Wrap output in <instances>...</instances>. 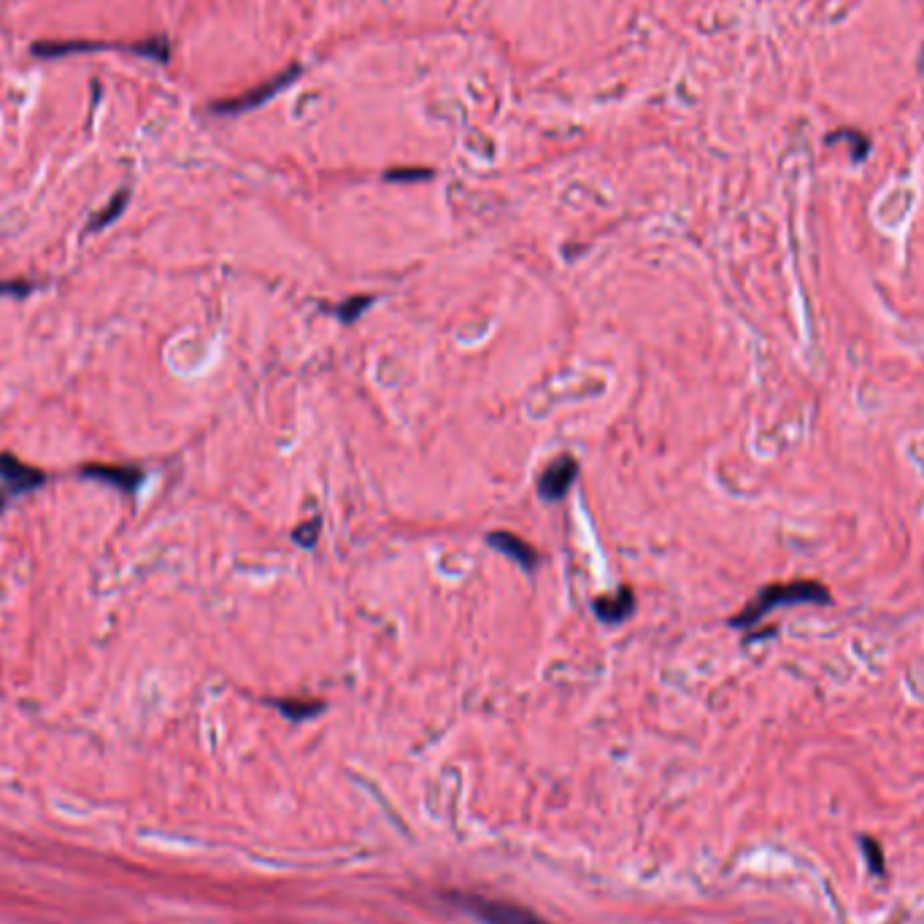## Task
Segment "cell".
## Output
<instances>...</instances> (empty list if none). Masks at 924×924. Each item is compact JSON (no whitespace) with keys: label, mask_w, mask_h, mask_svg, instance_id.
I'll return each mask as SVG.
<instances>
[{"label":"cell","mask_w":924,"mask_h":924,"mask_svg":"<svg viewBox=\"0 0 924 924\" xmlns=\"http://www.w3.org/2000/svg\"><path fill=\"white\" fill-rule=\"evenodd\" d=\"M803 603H830V589L822 581L814 579H795V581H779V584H768L757 592V598L752 603L738 611L730 619L733 627H752L762 622L773 608L781 606H803Z\"/></svg>","instance_id":"1"},{"label":"cell","mask_w":924,"mask_h":924,"mask_svg":"<svg viewBox=\"0 0 924 924\" xmlns=\"http://www.w3.org/2000/svg\"><path fill=\"white\" fill-rule=\"evenodd\" d=\"M449 903L473 916L481 924H552L541 919L533 911L511 903V900H498V897L471 895V892H449Z\"/></svg>","instance_id":"2"},{"label":"cell","mask_w":924,"mask_h":924,"mask_svg":"<svg viewBox=\"0 0 924 924\" xmlns=\"http://www.w3.org/2000/svg\"><path fill=\"white\" fill-rule=\"evenodd\" d=\"M579 476V462L571 454H560L557 460H552L544 468V473L538 476V495L549 503H560L568 492H571L573 481Z\"/></svg>","instance_id":"3"},{"label":"cell","mask_w":924,"mask_h":924,"mask_svg":"<svg viewBox=\"0 0 924 924\" xmlns=\"http://www.w3.org/2000/svg\"><path fill=\"white\" fill-rule=\"evenodd\" d=\"M298 76H300V68H290V71L273 76L271 82H265L263 87H257V90L244 92V95H238V98L222 100V103L214 106V111H217V114H241V111L257 109V106H263V103H268L271 98H276L284 87H290Z\"/></svg>","instance_id":"4"},{"label":"cell","mask_w":924,"mask_h":924,"mask_svg":"<svg viewBox=\"0 0 924 924\" xmlns=\"http://www.w3.org/2000/svg\"><path fill=\"white\" fill-rule=\"evenodd\" d=\"M44 479V473L28 465V462L17 460L11 454H0V490L9 492L11 498L38 490L44 484Z\"/></svg>","instance_id":"5"},{"label":"cell","mask_w":924,"mask_h":924,"mask_svg":"<svg viewBox=\"0 0 924 924\" xmlns=\"http://www.w3.org/2000/svg\"><path fill=\"white\" fill-rule=\"evenodd\" d=\"M84 479L100 481V484H109L114 490L133 495V492L144 484V471L136 465H106V462H95L79 471Z\"/></svg>","instance_id":"6"},{"label":"cell","mask_w":924,"mask_h":924,"mask_svg":"<svg viewBox=\"0 0 924 924\" xmlns=\"http://www.w3.org/2000/svg\"><path fill=\"white\" fill-rule=\"evenodd\" d=\"M487 544H490L495 552L511 557V560L517 562V565H522L525 571H535L538 562H541V554H538V549H535L533 544H527L525 538L508 533V530H492V533H487Z\"/></svg>","instance_id":"7"},{"label":"cell","mask_w":924,"mask_h":924,"mask_svg":"<svg viewBox=\"0 0 924 924\" xmlns=\"http://www.w3.org/2000/svg\"><path fill=\"white\" fill-rule=\"evenodd\" d=\"M592 608H595L600 622L619 625V622H625V619L633 616L635 595L627 587H622L619 592H614V595H600V598L592 600Z\"/></svg>","instance_id":"8"},{"label":"cell","mask_w":924,"mask_h":924,"mask_svg":"<svg viewBox=\"0 0 924 924\" xmlns=\"http://www.w3.org/2000/svg\"><path fill=\"white\" fill-rule=\"evenodd\" d=\"M273 708H279V714H284L292 722H306V719H314L325 711V703L322 700H308V698H273L268 700Z\"/></svg>","instance_id":"9"},{"label":"cell","mask_w":924,"mask_h":924,"mask_svg":"<svg viewBox=\"0 0 924 924\" xmlns=\"http://www.w3.org/2000/svg\"><path fill=\"white\" fill-rule=\"evenodd\" d=\"M127 198H130V192L119 190L117 195L111 198L109 206H106L103 211H98V214L92 217L90 227H87V233H98V230H103V227H109L111 222H114V219H119V214H122V211H125V206H127Z\"/></svg>","instance_id":"10"},{"label":"cell","mask_w":924,"mask_h":924,"mask_svg":"<svg viewBox=\"0 0 924 924\" xmlns=\"http://www.w3.org/2000/svg\"><path fill=\"white\" fill-rule=\"evenodd\" d=\"M371 303H373V295H354V298L338 303L336 317L349 325V322H354V319H360V314H363L365 308L371 306Z\"/></svg>","instance_id":"11"},{"label":"cell","mask_w":924,"mask_h":924,"mask_svg":"<svg viewBox=\"0 0 924 924\" xmlns=\"http://www.w3.org/2000/svg\"><path fill=\"white\" fill-rule=\"evenodd\" d=\"M292 538H295V544H300L303 549H311V546L317 544V538H319V519L306 522V525H300L298 530L292 533Z\"/></svg>","instance_id":"12"},{"label":"cell","mask_w":924,"mask_h":924,"mask_svg":"<svg viewBox=\"0 0 924 924\" xmlns=\"http://www.w3.org/2000/svg\"><path fill=\"white\" fill-rule=\"evenodd\" d=\"M433 173L430 171H419V168H406V171H390L387 173V179L390 182H408V179H430Z\"/></svg>","instance_id":"13"},{"label":"cell","mask_w":924,"mask_h":924,"mask_svg":"<svg viewBox=\"0 0 924 924\" xmlns=\"http://www.w3.org/2000/svg\"><path fill=\"white\" fill-rule=\"evenodd\" d=\"M862 849H865V854H868L870 868L879 870V873H881V870H884V868H881V862H884V860H881V854H879V849H876V843H873V841H870V838H868V841L862 843Z\"/></svg>","instance_id":"14"},{"label":"cell","mask_w":924,"mask_h":924,"mask_svg":"<svg viewBox=\"0 0 924 924\" xmlns=\"http://www.w3.org/2000/svg\"><path fill=\"white\" fill-rule=\"evenodd\" d=\"M9 498H11L9 492L0 490V514H3V508H6V503H9Z\"/></svg>","instance_id":"15"}]
</instances>
